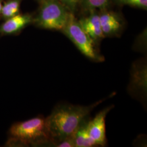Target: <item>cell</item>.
<instances>
[{
    "label": "cell",
    "mask_w": 147,
    "mask_h": 147,
    "mask_svg": "<svg viewBox=\"0 0 147 147\" xmlns=\"http://www.w3.org/2000/svg\"><path fill=\"white\" fill-rule=\"evenodd\" d=\"M2 2L1 0H0V14L1 13V11H2Z\"/></svg>",
    "instance_id": "15"
},
{
    "label": "cell",
    "mask_w": 147,
    "mask_h": 147,
    "mask_svg": "<svg viewBox=\"0 0 147 147\" xmlns=\"http://www.w3.org/2000/svg\"><path fill=\"white\" fill-rule=\"evenodd\" d=\"M88 122L87 120L84 121L74 134L73 138L75 147H90L95 146L89 135Z\"/></svg>",
    "instance_id": "9"
},
{
    "label": "cell",
    "mask_w": 147,
    "mask_h": 147,
    "mask_svg": "<svg viewBox=\"0 0 147 147\" xmlns=\"http://www.w3.org/2000/svg\"><path fill=\"white\" fill-rule=\"evenodd\" d=\"M89 13V16L82 18L79 21L95 44L100 42L105 36L101 29L99 14L96 10L90 11Z\"/></svg>",
    "instance_id": "7"
},
{
    "label": "cell",
    "mask_w": 147,
    "mask_h": 147,
    "mask_svg": "<svg viewBox=\"0 0 147 147\" xmlns=\"http://www.w3.org/2000/svg\"><path fill=\"white\" fill-rule=\"evenodd\" d=\"M113 107L109 106L98 113L93 120L88 122V130L89 135L93 141L95 146H105L106 138L105 118L107 114Z\"/></svg>",
    "instance_id": "6"
},
{
    "label": "cell",
    "mask_w": 147,
    "mask_h": 147,
    "mask_svg": "<svg viewBox=\"0 0 147 147\" xmlns=\"http://www.w3.org/2000/svg\"><path fill=\"white\" fill-rule=\"evenodd\" d=\"M99 19L101 26L119 21L118 17L115 14L108 11H104L99 14Z\"/></svg>",
    "instance_id": "12"
},
{
    "label": "cell",
    "mask_w": 147,
    "mask_h": 147,
    "mask_svg": "<svg viewBox=\"0 0 147 147\" xmlns=\"http://www.w3.org/2000/svg\"><path fill=\"white\" fill-rule=\"evenodd\" d=\"M31 21V16L18 14L7 19L0 27V32L4 34L14 33L20 31Z\"/></svg>",
    "instance_id": "8"
},
{
    "label": "cell",
    "mask_w": 147,
    "mask_h": 147,
    "mask_svg": "<svg viewBox=\"0 0 147 147\" xmlns=\"http://www.w3.org/2000/svg\"><path fill=\"white\" fill-rule=\"evenodd\" d=\"M131 79L128 87L132 96L144 98L147 93V65L145 61L134 63L131 70Z\"/></svg>",
    "instance_id": "5"
},
{
    "label": "cell",
    "mask_w": 147,
    "mask_h": 147,
    "mask_svg": "<svg viewBox=\"0 0 147 147\" xmlns=\"http://www.w3.org/2000/svg\"><path fill=\"white\" fill-rule=\"evenodd\" d=\"M41 1H43V0H41Z\"/></svg>",
    "instance_id": "16"
},
{
    "label": "cell",
    "mask_w": 147,
    "mask_h": 147,
    "mask_svg": "<svg viewBox=\"0 0 147 147\" xmlns=\"http://www.w3.org/2000/svg\"><path fill=\"white\" fill-rule=\"evenodd\" d=\"M11 136L24 144H39L52 140L50 137L46 119L36 117L18 123L11 126Z\"/></svg>",
    "instance_id": "2"
},
{
    "label": "cell",
    "mask_w": 147,
    "mask_h": 147,
    "mask_svg": "<svg viewBox=\"0 0 147 147\" xmlns=\"http://www.w3.org/2000/svg\"><path fill=\"white\" fill-rule=\"evenodd\" d=\"M62 31L87 57L96 62L103 61L104 57L95 50L94 42L73 13H70L67 22Z\"/></svg>",
    "instance_id": "4"
},
{
    "label": "cell",
    "mask_w": 147,
    "mask_h": 147,
    "mask_svg": "<svg viewBox=\"0 0 147 147\" xmlns=\"http://www.w3.org/2000/svg\"><path fill=\"white\" fill-rule=\"evenodd\" d=\"M119 4L129 5L146 9L147 0H114Z\"/></svg>",
    "instance_id": "13"
},
{
    "label": "cell",
    "mask_w": 147,
    "mask_h": 147,
    "mask_svg": "<svg viewBox=\"0 0 147 147\" xmlns=\"http://www.w3.org/2000/svg\"><path fill=\"white\" fill-rule=\"evenodd\" d=\"M67 10L71 13L73 14L74 12L76 9V8L80 3V0H59Z\"/></svg>",
    "instance_id": "14"
},
{
    "label": "cell",
    "mask_w": 147,
    "mask_h": 147,
    "mask_svg": "<svg viewBox=\"0 0 147 147\" xmlns=\"http://www.w3.org/2000/svg\"><path fill=\"white\" fill-rule=\"evenodd\" d=\"M110 0H80L82 8L87 11L96 10L98 8L104 9L108 5Z\"/></svg>",
    "instance_id": "11"
},
{
    "label": "cell",
    "mask_w": 147,
    "mask_h": 147,
    "mask_svg": "<svg viewBox=\"0 0 147 147\" xmlns=\"http://www.w3.org/2000/svg\"><path fill=\"white\" fill-rule=\"evenodd\" d=\"M20 0H11L2 5L1 14L5 19H9L19 14Z\"/></svg>",
    "instance_id": "10"
},
{
    "label": "cell",
    "mask_w": 147,
    "mask_h": 147,
    "mask_svg": "<svg viewBox=\"0 0 147 147\" xmlns=\"http://www.w3.org/2000/svg\"><path fill=\"white\" fill-rule=\"evenodd\" d=\"M103 100L85 106L62 105L57 106L46 119L47 130L54 144L64 140L73 138L74 134L90 112Z\"/></svg>",
    "instance_id": "1"
},
{
    "label": "cell",
    "mask_w": 147,
    "mask_h": 147,
    "mask_svg": "<svg viewBox=\"0 0 147 147\" xmlns=\"http://www.w3.org/2000/svg\"><path fill=\"white\" fill-rule=\"evenodd\" d=\"M35 22L42 28L62 30L70 12L59 0H43Z\"/></svg>",
    "instance_id": "3"
}]
</instances>
